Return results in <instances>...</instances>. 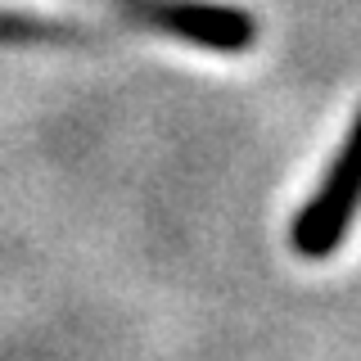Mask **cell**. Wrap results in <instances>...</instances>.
Masks as SVG:
<instances>
[{
	"label": "cell",
	"mask_w": 361,
	"mask_h": 361,
	"mask_svg": "<svg viewBox=\"0 0 361 361\" xmlns=\"http://www.w3.org/2000/svg\"><path fill=\"white\" fill-rule=\"evenodd\" d=\"M361 212V109L348 122L343 140L325 167L321 185L307 195V203L298 208V217L289 226V248L307 262H325L338 253V244L348 240Z\"/></svg>",
	"instance_id": "1"
},
{
	"label": "cell",
	"mask_w": 361,
	"mask_h": 361,
	"mask_svg": "<svg viewBox=\"0 0 361 361\" xmlns=\"http://www.w3.org/2000/svg\"><path fill=\"white\" fill-rule=\"evenodd\" d=\"M135 27H149L167 41H185L212 54H248L257 45V18L221 0H99Z\"/></svg>",
	"instance_id": "2"
},
{
	"label": "cell",
	"mask_w": 361,
	"mask_h": 361,
	"mask_svg": "<svg viewBox=\"0 0 361 361\" xmlns=\"http://www.w3.org/2000/svg\"><path fill=\"white\" fill-rule=\"evenodd\" d=\"M82 41H99V27L77 18L68 23V18L0 9V45H82Z\"/></svg>",
	"instance_id": "3"
}]
</instances>
